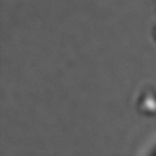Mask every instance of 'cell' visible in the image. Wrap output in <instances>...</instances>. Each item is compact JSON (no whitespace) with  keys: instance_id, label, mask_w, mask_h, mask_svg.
Returning <instances> with one entry per match:
<instances>
[]
</instances>
